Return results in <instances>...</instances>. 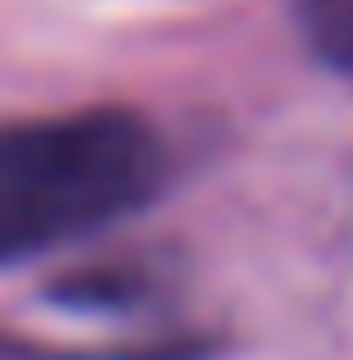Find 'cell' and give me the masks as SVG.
I'll list each match as a JSON object with an SVG mask.
<instances>
[{
	"mask_svg": "<svg viewBox=\"0 0 353 360\" xmlns=\"http://www.w3.org/2000/svg\"><path fill=\"white\" fill-rule=\"evenodd\" d=\"M164 190V139L126 108L0 127V266L126 221Z\"/></svg>",
	"mask_w": 353,
	"mask_h": 360,
	"instance_id": "6da1fadb",
	"label": "cell"
},
{
	"mask_svg": "<svg viewBox=\"0 0 353 360\" xmlns=\"http://www.w3.org/2000/svg\"><path fill=\"white\" fill-rule=\"evenodd\" d=\"M303 32L322 63L353 76V0H303Z\"/></svg>",
	"mask_w": 353,
	"mask_h": 360,
	"instance_id": "7a4b0ae2",
	"label": "cell"
},
{
	"mask_svg": "<svg viewBox=\"0 0 353 360\" xmlns=\"http://www.w3.org/2000/svg\"><path fill=\"white\" fill-rule=\"evenodd\" d=\"M0 360H44V354H32L25 342H6V335H0Z\"/></svg>",
	"mask_w": 353,
	"mask_h": 360,
	"instance_id": "3957f363",
	"label": "cell"
}]
</instances>
